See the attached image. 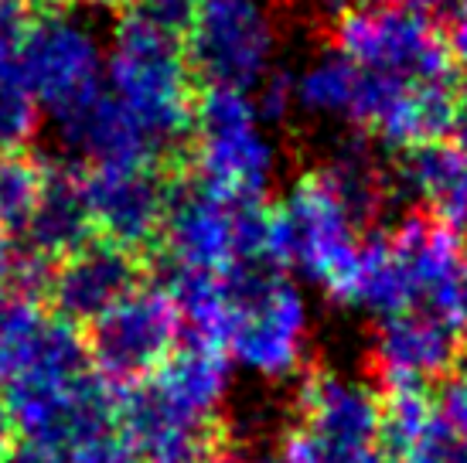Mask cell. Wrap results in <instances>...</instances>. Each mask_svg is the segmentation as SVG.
Here are the masks:
<instances>
[{"label": "cell", "instance_id": "1", "mask_svg": "<svg viewBox=\"0 0 467 463\" xmlns=\"http://www.w3.org/2000/svg\"><path fill=\"white\" fill-rule=\"evenodd\" d=\"M184 38L137 7L117 21L106 52L109 96L140 119L164 154H178L195 129V86Z\"/></svg>", "mask_w": 467, "mask_h": 463}, {"label": "cell", "instance_id": "33", "mask_svg": "<svg viewBox=\"0 0 467 463\" xmlns=\"http://www.w3.org/2000/svg\"><path fill=\"white\" fill-rule=\"evenodd\" d=\"M205 463H260V460H249L243 450H225V447H219Z\"/></svg>", "mask_w": 467, "mask_h": 463}, {"label": "cell", "instance_id": "6", "mask_svg": "<svg viewBox=\"0 0 467 463\" xmlns=\"http://www.w3.org/2000/svg\"><path fill=\"white\" fill-rule=\"evenodd\" d=\"M335 52L379 76L400 82H443L457 78L454 55L441 25L410 11L402 0H376L331 25Z\"/></svg>", "mask_w": 467, "mask_h": 463}, {"label": "cell", "instance_id": "2", "mask_svg": "<svg viewBox=\"0 0 467 463\" xmlns=\"http://www.w3.org/2000/svg\"><path fill=\"white\" fill-rule=\"evenodd\" d=\"M233 290V324L225 355L246 372L284 382L304 368L311 347V307L284 270L239 266L225 273Z\"/></svg>", "mask_w": 467, "mask_h": 463}, {"label": "cell", "instance_id": "10", "mask_svg": "<svg viewBox=\"0 0 467 463\" xmlns=\"http://www.w3.org/2000/svg\"><path fill=\"white\" fill-rule=\"evenodd\" d=\"M464 337L433 307H410L382 317L372 334V361L386 388H427L447 382L461 361Z\"/></svg>", "mask_w": 467, "mask_h": 463}, {"label": "cell", "instance_id": "4", "mask_svg": "<svg viewBox=\"0 0 467 463\" xmlns=\"http://www.w3.org/2000/svg\"><path fill=\"white\" fill-rule=\"evenodd\" d=\"M260 123L249 92L205 86L195 99L192 178L229 201H263L276 174V147L266 140Z\"/></svg>", "mask_w": 467, "mask_h": 463}, {"label": "cell", "instance_id": "14", "mask_svg": "<svg viewBox=\"0 0 467 463\" xmlns=\"http://www.w3.org/2000/svg\"><path fill=\"white\" fill-rule=\"evenodd\" d=\"M55 127L62 147L89 170L161 168V157H168L140 119L109 92L82 106L78 113L58 119Z\"/></svg>", "mask_w": 467, "mask_h": 463}, {"label": "cell", "instance_id": "12", "mask_svg": "<svg viewBox=\"0 0 467 463\" xmlns=\"http://www.w3.org/2000/svg\"><path fill=\"white\" fill-rule=\"evenodd\" d=\"M143 286V259L123 245L92 239L68 259L55 262L45 290L52 314L76 327H92L109 310Z\"/></svg>", "mask_w": 467, "mask_h": 463}, {"label": "cell", "instance_id": "24", "mask_svg": "<svg viewBox=\"0 0 467 463\" xmlns=\"http://www.w3.org/2000/svg\"><path fill=\"white\" fill-rule=\"evenodd\" d=\"M297 109V96H294V76L286 72H270L256 89V113L263 123H280Z\"/></svg>", "mask_w": 467, "mask_h": 463}, {"label": "cell", "instance_id": "9", "mask_svg": "<svg viewBox=\"0 0 467 463\" xmlns=\"http://www.w3.org/2000/svg\"><path fill=\"white\" fill-rule=\"evenodd\" d=\"M300 426L286 437V450L304 463L382 447V396L341 372H314L297 396Z\"/></svg>", "mask_w": 467, "mask_h": 463}, {"label": "cell", "instance_id": "17", "mask_svg": "<svg viewBox=\"0 0 467 463\" xmlns=\"http://www.w3.org/2000/svg\"><path fill=\"white\" fill-rule=\"evenodd\" d=\"M21 239H25V256L41 266H55L96 239L86 194H82V174L68 168L48 170L38 211L27 221Z\"/></svg>", "mask_w": 467, "mask_h": 463}, {"label": "cell", "instance_id": "15", "mask_svg": "<svg viewBox=\"0 0 467 463\" xmlns=\"http://www.w3.org/2000/svg\"><path fill=\"white\" fill-rule=\"evenodd\" d=\"M396 191L410 194L423 215L451 229L454 235H467V157L454 143H423L400 154L392 170Z\"/></svg>", "mask_w": 467, "mask_h": 463}, {"label": "cell", "instance_id": "26", "mask_svg": "<svg viewBox=\"0 0 467 463\" xmlns=\"http://www.w3.org/2000/svg\"><path fill=\"white\" fill-rule=\"evenodd\" d=\"M137 11L143 17H150L154 25L168 27L184 38V31L192 25V14H195V0H137Z\"/></svg>", "mask_w": 467, "mask_h": 463}, {"label": "cell", "instance_id": "8", "mask_svg": "<svg viewBox=\"0 0 467 463\" xmlns=\"http://www.w3.org/2000/svg\"><path fill=\"white\" fill-rule=\"evenodd\" d=\"M86 341L109 386H140L184 341L182 314L164 286H140L92 324Z\"/></svg>", "mask_w": 467, "mask_h": 463}, {"label": "cell", "instance_id": "36", "mask_svg": "<svg viewBox=\"0 0 467 463\" xmlns=\"http://www.w3.org/2000/svg\"><path fill=\"white\" fill-rule=\"evenodd\" d=\"M92 4H106V7H123V4H137V0H92Z\"/></svg>", "mask_w": 467, "mask_h": 463}, {"label": "cell", "instance_id": "28", "mask_svg": "<svg viewBox=\"0 0 467 463\" xmlns=\"http://www.w3.org/2000/svg\"><path fill=\"white\" fill-rule=\"evenodd\" d=\"M451 321L461 331V337L467 341V249L464 259H461V273H457V283H454V296H451Z\"/></svg>", "mask_w": 467, "mask_h": 463}, {"label": "cell", "instance_id": "27", "mask_svg": "<svg viewBox=\"0 0 467 463\" xmlns=\"http://www.w3.org/2000/svg\"><path fill=\"white\" fill-rule=\"evenodd\" d=\"M447 48L454 55V62L467 65V0H457L451 14V31H447Z\"/></svg>", "mask_w": 467, "mask_h": 463}, {"label": "cell", "instance_id": "31", "mask_svg": "<svg viewBox=\"0 0 467 463\" xmlns=\"http://www.w3.org/2000/svg\"><path fill=\"white\" fill-rule=\"evenodd\" d=\"M317 11L325 14V17H331V25L335 21H341L345 14H355L362 11V7H368V4H376V0H311Z\"/></svg>", "mask_w": 467, "mask_h": 463}, {"label": "cell", "instance_id": "32", "mask_svg": "<svg viewBox=\"0 0 467 463\" xmlns=\"http://www.w3.org/2000/svg\"><path fill=\"white\" fill-rule=\"evenodd\" d=\"M451 137H454L457 150L467 157V82L461 86V103H457V119H454V129H451Z\"/></svg>", "mask_w": 467, "mask_h": 463}, {"label": "cell", "instance_id": "16", "mask_svg": "<svg viewBox=\"0 0 467 463\" xmlns=\"http://www.w3.org/2000/svg\"><path fill=\"white\" fill-rule=\"evenodd\" d=\"M389 239L400 249V256L406 259V270L413 276L416 296H420V307H433L447 314L451 296H454L457 273H461V259H464L461 235L437 225L423 211H413V215H402L392 225Z\"/></svg>", "mask_w": 467, "mask_h": 463}, {"label": "cell", "instance_id": "21", "mask_svg": "<svg viewBox=\"0 0 467 463\" xmlns=\"http://www.w3.org/2000/svg\"><path fill=\"white\" fill-rule=\"evenodd\" d=\"M168 296L182 314L184 337L219 345L225 351V331L233 324V290L225 273L174 270L168 273Z\"/></svg>", "mask_w": 467, "mask_h": 463}, {"label": "cell", "instance_id": "29", "mask_svg": "<svg viewBox=\"0 0 467 463\" xmlns=\"http://www.w3.org/2000/svg\"><path fill=\"white\" fill-rule=\"evenodd\" d=\"M25 7L17 0H0V41H17L25 35Z\"/></svg>", "mask_w": 467, "mask_h": 463}, {"label": "cell", "instance_id": "7", "mask_svg": "<svg viewBox=\"0 0 467 463\" xmlns=\"http://www.w3.org/2000/svg\"><path fill=\"white\" fill-rule=\"evenodd\" d=\"M276 25L270 0H195L184 31V55L192 76L205 86L260 89L273 72Z\"/></svg>", "mask_w": 467, "mask_h": 463}, {"label": "cell", "instance_id": "25", "mask_svg": "<svg viewBox=\"0 0 467 463\" xmlns=\"http://www.w3.org/2000/svg\"><path fill=\"white\" fill-rule=\"evenodd\" d=\"M441 412L457 437L467 439V355H461L457 368L447 375V382H443Z\"/></svg>", "mask_w": 467, "mask_h": 463}, {"label": "cell", "instance_id": "23", "mask_svg": "<svg viewBox=\"0 0 467 463\" xmlns=\"http://www.w3.org/2000/svg\"><path fill=\"white\" fill-rule=\"evenodd\" d=\"M48 164L25 150L0 154V232L25 235L27 221L35 219L38 201L48 184Z\"/></svg>", "mask_w": 467, "mask_h": 463}, {"label": "cell", "instance_id": "20", "mask_svg": "<svg viewBox=\"0 0 467 463\" xmlns=\"http://www.w3.org/2000/svg\"><path fill=\"white\" fill-rule=\"evenodd\" d=\"M365 89V68L345 58L335 48H325L314 55L311 62L294 76V96L297 109L311 116H327V119H345L355 123L358 103Z\"/></svg>", "mask_w": 467, "mask_h": 463}, {"label": "cell", "instance_id": "11", "mask_svg": "<svg viewBox=\"0 0 467 463\" xmlns=\"http://www.w3.org/2000/svg\"><path fill=\"white\" fill-rule=\"evenodd\" d=\"M82 194L96 239L123 245L130 252L161 242L171 205V180L161 168L86 170Z\"/></svg>", "mask_w": 467, "mask_h": 463}, {"label": "cell", "instance_id": "19", "mask_svg": "<svg viewBox=\"0 0 467 463\" xmlns=\"http://www.w3.org/2000/svg\"><path fill=\"white\" fill-rule=\"evenodd\" d=\"M321 170L331 180V188L341 198V205L348 208V215L358 221V229L368 225V221H376L379 211L389 201V174L382 170L376 147L362 133H355V137L337 143L331 160Z\"/></svg>", "mask_w": 467, "mask_h": 463}, {"label": "cell", "instance_id": "5", "mask_svg": "<svg viewBox=\"0 0 467 463\" xmlns=\"http://www.w3.org/2000/svg\"><path fill=\"white\" fill-rule=\"evenodd\" d=\"M21 65L35 99L52 119H66L103 96L106 52L89 21L66 7L38 11L21 35Z\"/></svg>", "mask_w": 467, "mask_h": 463}, {"label": "cell", "instance_id": "3", "mask_svg": "<svg viewBox=\"0 0 467 463\" xmlns=\"http://www.w3.org/2000/svg\"><path fill=\"white\" fill-rule=\"evenodd\" d=\"M362 252L358 221L341 205L325 170H307L273 205V256L280 270H297L327 296H341Z\"/></svg>", "mask_w": 467, "mask_h": 463}, {"label": "cell", "instance_id": "30", "mask_svg": "<svg viewBox=\"0 0 467 463\" xmlns=\"http://www.w3.org/2000/svg\"><path fill=\"white\" fill-rule=\"evenodd\" d=\"M17 270H21V259L14 256L11 242H7V235L0 232V296L7 293V286L17 280Z\"/></svg>", "mask_w": 467, "mask_h": 463}, {"label": "cell", "instance_id": "13", "mask_svg": "<svg viewBox=\"0 0 467 463\" xmlns=\"http://www.w3.org/2000/svg\"><path fill=\"white\" fill-rule=\"evenodd\" d=\"M235 219L239 201L208 191L192 174L171 180V205L161 245L174 270H235Z\"/></svg>", "mask_w": 467, "mask_h": 463}, {"label": "cell", "instance_id": "18", "mask_svg": "<svg viewBox=\"0 0 467 463\" xmlns=\"http://www.w3.org/2000/svg\"><path fill=\"white\" fill-rule=\"evenodd\" d=\"M461 437L443 419L427 388H386L382 450L392 463H443Z\"/></svg>", "mask_w": 467, "mask_h": 463}, {"label": "cell", "instance_id": "35", "mask_svg": "<svg viewBox=\"0 0 467 463\" xmlns=\"http://www.w3.org/2000/svg\"><path fill=\"white\" fill-rule=\"evenodd\" d=\"M443 463H467V439H461V443H457L454 450H451V457H447Z\"/></svg>", "mask_w": 467, "mask_h": 463}, {"label": "cell", "instance_id": "22", "mask_svg": "<svg viewBox=\"0 0 467 463\" xmlns=\"http://www.w3.org/2000/svg\"><path fill=\"white\" fill-rule=\"evenodd\" d=\"M38 109L21 65V38L0 41V154L21 150L38 127Z\"/></svg>", "mask_w": 467, "mask_h": 463}, {"label": "cell", "instance_id": "34", "mask_svg": "<svg viewBox=\"0 0 467 463\" xmlns=\"http://www.w3.org/2000/svg\"><path fill=\"white\" fill-rule=\"evenodd\" d=\"M21 7H38V11H52V7H62V0H17Z\"/></svg>", "mask_w": 467, "mask_h": 463}]
</instances>
